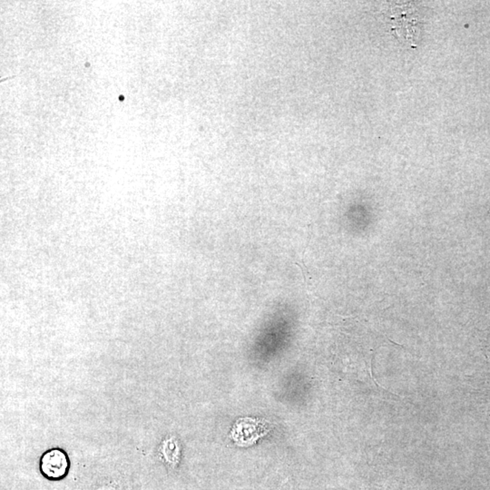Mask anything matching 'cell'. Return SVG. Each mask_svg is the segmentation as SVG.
Instances as JSON below:
<instances>
[{
    "instance_id": "1",
    "label": "cell",
    "mask_w": 490,
    "mask_h": 490,
    "mask_svg": "<svg viewBox=\"0 0 490 490\" xmlns=\"http://www.w3.org/2000/svg\"><path fill=\"white\" fill-rule=\"evenodd\" d=\"M270 430V427L267 421L245 418L236 421L230 436L238 446L248 447L255 444Z\"/></svg>"
},
{
    "instance_id": "2",
    "label": "cell",
    "mask_w": 490,
    "mask_h": 490,
    "mask_svg": "<svg viewBox=\"0 0 490 490\" xmlns=\"http://www.w3.org/2000/svg\"><path fill=\"white\" fill-rule=\"evenodd\" d=\"M70 460L67 453L61 448L45 450L39 460L41 474L50 480H61L67 475Z\"/></svg>"
},
{
    "instance_id": "3",
    "label": "cell",
    "mask_w": 490,
    "mask_h": 490,
    "mask_svg": "<svg viewBox=\"0 0 490 490\" xmlns=\"http://www.w3.org/2000/svg\"><path fill=\"white\" fill-rule=\"evenodd\" d=\"M393 11H395L396 15L392 17L394 21L392 30L397 32L398 38L412 44L417 38L418 31V21L416 13L413 12L410 6L398 7Z\"/></svg>"
},
{
    "instance_id": "4",
    "label": "cell",
    "mask_w": 490,
    "mask_h": 490,
    "mask_svg": "<svg viewBox=\"0 0 490 490\" xmlns=\"http://www.w3.org/2000/svg\"><path fill=\"white\" fill-rule=\"evenodd\" d=\"M159 454L165 462L175 466L180 461L182 447L175 436H168L159 446Z\"/></svg>"
}]
</instances>
